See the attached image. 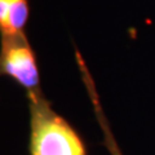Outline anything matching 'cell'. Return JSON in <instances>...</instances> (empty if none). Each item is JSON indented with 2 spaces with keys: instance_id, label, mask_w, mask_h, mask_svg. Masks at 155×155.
Masks as SVG:
<instances>
[{
  "instance_id": "cell-1",
  "label": "cell",
  "mask_w": 155,
  "mask_h": 155,
  "mask_svg": "<svg viewBox=\"0 0 155 155\" xmlns=\"http://www.w3.org/2000/svg\"><path fill=\"white\" fill-rule=\"evenodd\" d=\"M26 96L30 110V155H87L80 136L52 109L43 92Z\"/></svg>"
},
{
  "instance_id": "cell-4",
  "label": "cell",
  "mask_w": 155,
  "mask_h": 155,
  "mask_svg": "<svg viewBox=\"0 0 155 155\" xmlns=\"http://www.w3.org/2000/svg\"><path fill=\"white\" fill-rule=\"evenodd\" d=\"M28 14V0H0V35L26 32Z\"/></svg>"
},
{
  "instance_id": "cell-3",
  "label": "cell",
  "mask_w": 155,
  "mask_h": 155,
  "mask_svg": "<svg viewBox=\"0 0 155 155\" xmlns=\"http://www.w3.org/2000/svg\"><path fill=\"white\" fill-rule=\"evenodd\" d=\"M75 57H76V64H78V67H79L81 79H83V83L85 85L87 93H88L89 98L92 101V106H93L97 122H98V125L101 127V129H102V132H104L105 146L107 147L110 155H123V153L120 151L118 143H116V141H115L113 132H111V128H110V124L107 122V118H106V115L104 113V109H102V106H101L100 96H98V93H97L93 78H92L88 67H87V65H85L84 58L81 57V54L78 51L75 52Z\"/></svg>"
},
{
  "instance_id": "cell-2",
  "label": "cell",
  "mask_w": 155,
  "mask_h": 155,
  "mask_svg": "<svg viewBox=\"0 0 155 155\" xmlns=\"http://www.w3.org/2000/svg\"><path fill=\"white\" fill-rule=\"evenodd\" d=\"M0 76L16 80L26 94L43 92L36 54L26 32L0 35Z\"/></svg>"
}]
</instances>
